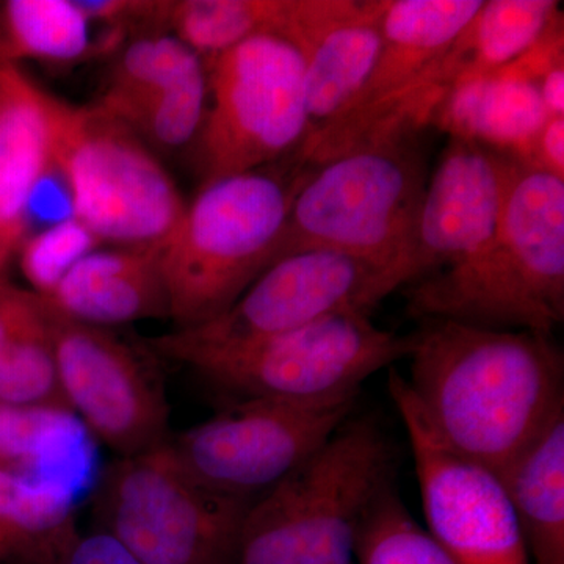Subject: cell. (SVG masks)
<instances>
[{"mask_svg": "<svg viewBox=\"0 0 564 564\" xmlns=\"http://www.w3.org/2000/svg\"><path fill=\"white\" fill-rule=\"evenodd\" d=\"M411 345L415 402L456 454L502 474L564 410V359L551 334L422 321Z\"/></svg>", "mask_w": 564, "mask_h": 564, "instance_id": "obj_1", "label": "cell"}, {"mask_svg": "<svg viewBox=\"0 0 564 564\" xmlns=\"http://www.w3.org/2000/svg\"><path fill=\"white\" fill-rule=\"evenodd\" d=\"M406 311L421 322L552 334L564 321V180L513 155L492 239L414 282Z\"/></svg>", "mask_w": 564, "mask_h": 564, "instance_id": "obj_2", "label": "cell"}, {"mask_svg": "<svg viewBox=\"0 0 564 564\" xmlns=\"http://www.w3.org/2000/svg\"><path fill=\"white\" fill-rule=\"evenodd\" d=\"M425 128L419 118H402L311 166L272 265L296 252L329 250L372 263L384 278L410 242L429 182Z\"/></svg>", "mask_w": 564, "mask_h": 564, "instance_id": "obj_3", "label": "cell"}, {"mask_svg": "<svg viewBox=\"0 0 564 564\" xmlns=\"http://www.w3.org/2000/svg\"><path fill=\"white\" fill-rule=\"evenodd\" d=\"M395 454L370 417L347 419L280 484L252 502L236 564H356L367 511L392 485Z\"/></svg>", "mask_w": 564, "mask_h": 564, "instance_id": "obj_4", "label": "cell"}, {"mask_svg": "<svg viewBox=\"0 0 564 564\" xmlns=\"http://www.w3.org/2000/svg\"><path fill=\"white\" fill-rule=\"evenodd\" d=\"M307 170L292 158L203 185L162 252L169 318L177 329L225 313L270 269Z\"/></svg>", "mask_w": 564, "mask_h": 564, "instance_id": "obj_5", "label": "cell"}, {"mask_svg": "<svg viewBox=\"0 0 564 564\" xmlns=\"http://www.w3.org/2000/svg\"><path fill=\"white\" fill-rule=\"evenodd\" d=\"M51 158L68 182L76 218L101 242L163 248L184 217L176 184L129 126L101 107L43 91Z\"/></svg>", "mask_w": 564, "mask_h": 564, "instance_id": "obj_6", "label": "cell"}, {"mask_svg": "<svg viewBox=\"0 0 564 564\" xmlns=\"http://www.w3.org/2000/svg\"><path fill=\"white\" fill-rule=\"evenodd\" d=\"M207 70L198 133L204 184L296 158L310 139L302 55L280 32H261Z\"/></svg>", "mask_w": 564, "mask_h": 564, "instance_id": "obj_7", "label": "cell"}, {"mask_svg": "<svg viewBox=\"0 0 564 564\" xmlns=\"http://www.w3.org/2000/svg\"><path fill=\"white\" fill-rule=\"evenodd\" d=\"M254 502L210 491L185 473L169 445L110 463L96 481V530L144 564H236Z\"/></svg>", "mask_w": 564, "mask_h": 564, "instance_id": "obj_8", "label": "cell"}, {"mask_svg": "<svg viewBox=\"0 0 564 564\" xmlns=\"http://www.w3.org/2000/svg\"><path fill=\"white\" fill-rule=\"evenodd\" d=\"M413 336L378 328L362 311L326 315L302 328L234 348L191 369L236 400L317 402L359 392L370 375L408 358Z\"/></svg>", "mask_w": 564, "mask_h": 564, "instance_id": "obj_9", "label": "cell"}, {"mask_svg": "<svg viewBox=\"0 0 564 564\" xmlns=\"http://www.w3.org/2000/svg\"><path fill=\"white\" fill-rule=\"evenodd\" d=\"M383 270L344 252L310 250L274 262L225 313L150 340L170 361L203 359L269 339L344 311L370 313L381 300Z\"/></svg>", "mask_w": 564, "mask_h": 564, "instance_id": "obj_10", "label": "cell"}, {"mask_svg": "<svg viewBox=\"0 0 564 564\" xmlns=\"http://www.w3.org/2000/svg\"><path fill=\"white\" fill-rule=\"evenodd\" d=\"M359 392L317 402L236 400L209 421L170 436V451L196 484L256 500L322 447L348 417Z\"/></svg>", "mask_w": 564, "mask_h": 564, "instance_id": "obj_11", "label": "cell"}, {"mask_svg": "<svg viewBox=\"0 0 564 564\" xmlns=\"http://www.w3.org/2000/svg\"><path fill=\"white\" fill-rule=\"evenodd\" d=\"M485 0H383V47L355 101L321 139L299 155L318 165L395 118L432 115L451 87L443 55L484 7Z\"/></svg>", "mask_w": 564, "mask_h": 564, "instance_id": "obj_12", "label": "cell"}, {"mask_svg": "<svg viewBox=\"0 0 564 564\" xmlns=\"http://www.w3.org/2000/svg\"><path fill=\"white\" fill-rule=\"evenodd\" d=\"M43 302L63 399L88 433L118 458L165 444L169 403L143 356L106 328L74 321L46 296Z\"/></svg>", "mask_w": 564, "mask_h": 564, "instance_id": "obj_13", "label": "cell"}, {"mask_svg": "<svg viewBox=\"0 0 564 564\" xmlns=\"http://www.w3.org/2000/svg\"><path fill=\"white\" fill-rule=\"evenodd\" d=\"M388 388L413 452L426 530L456 564H530L500 478L434 433L406 378L391 370Z\"/></svg>", "mask_w": 564, "mask_h": 564, "instance_id": "obj_14", "label": "cell"}, {"mask_svg": "<svg viewBox=\"0 0 564 564\" xmlns=\"http://www.w3.org/2000/svg\"><path fill=\"white\" fill-rule=\"evenodd\" d=\"M511 159L477 141L451 137L426 182L410 242L384 274L386 295L484 250L499 226Z\"/></svg>", "mask_w": 564, "mask_h": 564, "instance_id": "obj_15", "label": "cell"}, {"mask_svg": "<svg viewBox=\"0 0 564 564\" xmlns=\"http://www.w3.org/2000/svg\"><path fill=\"white\" fill-rule=\"evenodd\" d=\"M381 10L383 0H288L278 32L302 55L310 117V139L300 154L343 117L369 80L383 47Z\"/></svg>", "mask_w": 564, "mask_h": 564, "instance_id": "obj_16", "label": "cell"}, {"mask_svg": "<svg viewBox=\"0 0 564 564\" xmlns=\"http://www.w3.org/2000/svg\"><path fill=\"white\" fill-rule=\"evenodd\" d=\"M163 248L93 251L62 278L46 299L74 321L101 328L169 318Z\"/></svg>", "mask_w": 564, "mask_h": 564, "instance_id": "obj_17", "label": "cell"}, {"mask_svg": "<svg viewBox=\"0 0 564 564\" xmlns=\"http://www.w3.org/2000/svg\"><path fill=\"white\" fill-rule=\"evenodd\" d=\"M43 91L0 63V276L28 240L29 198L52 162Z\"/></svg>", "mask_w": 564, "mask_h": 564, "instance_id": "obj_18", "label": "cell"}, {"mask_svg": "<svg viewBox=\"0 0 564 564\" xmlns=\"http://www.w3.org/2000/svg\"><path fill=\"white\" fill-rule=\"evenodd\" d=\"M547 117L534 82L502 68L455 85L432 126L519 159Z\"/></svg>", "mask_w": 564, "mask_h": 564, "instance_id": "obj_19", "label": "cell"}, {"mask_svg": "<svg viewBox=\"0 0 564 564\" xmlns=\"http://www.w3.org/2000/svg\"><path fill=\"white\" fill-rule=\"evenodd\" d=\"M497 477L513 507L530 564H564V410Z\"/></svg>", "mask_w": 564, "mask_h": 564, "instance_id": "obj_20", "label": "cell"}, {"mask_svg": "<svg viewBox=\"0 0 564 564\" xmlns=\"http://www.w3.org/2000/svg\"><path fill=\"white\" fill-rule=\"evenodd\" d=\"M0 404L70 411L58 386L43 296L2 276Z\"/></svg>", "mask_w": 564, "mask_h": 564, "instance_id": "obj_21", "label": "cell"}, {"mask_svg": "<svg viewBox=\"0 0 564 564\" xmlns=\"http://www.w3.org/2000/svg\"><path fill=\"white\" fill-rule=\"evenodd\" d=\"M560 25L562 10L555 0L485 2L452 46L463 69L458 84L511 65Z\"/></svg>", "mask_w": 564, "mask_h": 564, "instance_id": "obj_22", "label": "cell"}, {"mask_svg": "<svg viewBox=\"0 0 564 564\" xmlns=\"http://www.w3.org/2000/svg\"><path fill=\"white\" fill-rule=\"evenodd\" d=\"M74 500L0 466V562L54 564L76 533Z\"/></svg>", "mask_w": 564, "mask_h": 564, "instance_id": "obj_23", "label": "cell"}, {"mask_svg": "<svg viewBox=\"0 0 564 564\" xmlns=\"http://www.w3.org/2000/svg\"><path fill=\"white\" fill-rule=\"evenodd\" d=\"M90 50V21L69 0L0 3V63L77 61Z\"/></svg>", "mask_w": 564, "mask_h": 564, "instance_id": "obj_24", "label": "cell"}, {"mask_svg": "<svg viewBox=\"0 0 564 564\" xmlns=\"http://www.w3.org/2000/svg\"><path fill=\"white\" fill-rule=\"evenodd\" d=\"M288 0H181L169 2L166 22L204 66L261 32H278Z\"/></svg>", "mask_w": 564, "mask_h": 564, "instance_id": "obj_25", "label": "cell"}, {"mask_svg": "<svg viewBox=\"0 0 564 564\" xmlns=\"http://www.w3.org/2000/svg\"><path fill=\"white\" fill-rule=\"evenodd\" d=\"M203 66L199 55L180 39H141L122 55L98 107L129 126L154 96Z\"/></svg>", "mask_w": 564, "mask_h": 564, "instance_id": "obj_26", "label": "cell"}, {"mask_svg": "<svg viewBox=\"0 0 564 564\" xmlns=\"http://www.w3.org/2000/svg\"><path fill=\"white\" fill-rule=\"evenodd\" d=\"M356 564H456L440 541L415 521L393 485L386 488L367 511Z\"/></svg>", "mask_w": 564, "mask_h": 564, "instance_id": "obj_27", "label": "cell"}, {"mask_svg": "<svg viewBox=\"0 0 564 564\" xmlns=\"http://www.w3.org/2000/svg\"><path fill=\"white\" fill-rule=\"evenodd\" d=\"M206 107L207 70L203 66L154 96L129 128L159 147H182L198 135Z\"/></svg>", "mask_w": 564, "mask_h": 564, "instance_id": "obj_28", "label": "cell"}, {"mask_svg": "<svg viewBox=\"0 0 564 564\" xmlns=\"http://www.w3.org/2000/svg\"><path fill=\"white\" fill-rule=\"evenodd\" d=\"M99 243L101 240L87 226L70 218L28 237L20 250L22 272L33 292L51 295L62 278Z\"/></svg>", "mask_w": 564, "mask_h": 564, "instance_id": "obj_29", "label": "cell"}, {"mask_svg": "<svg viewBox=\"0 0 564 564\" xmlns=\"http://www.w3.org/2000/svg\"><path fill=\"white\" fill-rule=\"evenodd\" d=\"M70 218H76L73 195L65 176L52 161L46 172L36 182L29 198L28 212H25L28 229L31 231L32 226L35 225H46L47 228H52Z\"/></svg>", "mask_w": 564, "mask_h": 564, "instance_id": "obj_30", "label": "cell"}, {"mask_svg": "<svg viewBox=\"0 0 564 564\" xmlns=\"http://www.w3.org/2000/svg\"><path fill=\"white\" fill-rule=\"evenodd\" d=\"M54 564H144L109 534L74 533Z\"/></svg>", "mask_w": 564, "mask_h": 564, "instance_id": "obj_31", "label": "cell"}, {"mask_svg": "<svg viewBox=\"0 0 564 564\" xmlns=\"http://www.w3.org/2000/svg\"><path fill=\"white\" fill-rule=\"evenodd\" d=\"M518 161L564 180V117H547Z\"/></svg>", "mask_w": 564, "mask_h": 564, "instance_id": "obj_32", "label": "cell"}, {"mask_svg": "<svg viewBox=\"0 0 564 564\" xmlns=\"http://www.w3.org/2000/svg\"><path fill=\"white\" fill-rule=\"evenodd\" d=\"M536 90L549 117H564V61L541 74Z\"/></svg>", "mask_w": 564, "mask_h": 564, "instance_id": "obj_33", "label": "cell"}]
</instances>
